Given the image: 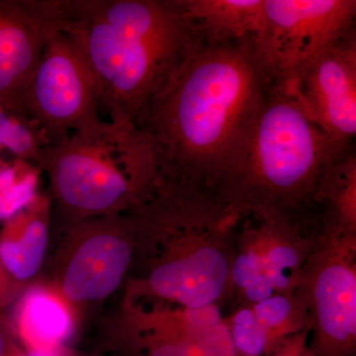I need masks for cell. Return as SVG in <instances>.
Wrapping results in <instances>:
<instances>
[{"label": "cell", "instance_id": "1", "mask_svg": "<svg viewBox=\"0 0 356 356\" xmlns=\"http://www.w3.org/2000/svg\"><path fill=\"white\" fill-rule=\"evenodd\" d=\"M269 83L252 43L198 44L140 117L159 180L220 191L229 158Z\"/></svg>", "mask_w": 356, "mask_h": 356}, {"label": "cell", "instance_id": "2", "mask_svg": "<svg viewBox=\"0 0 356 356\" xmlns=\"http://www.w3.org/2000/svg\"><path fill=\"white\" fill-rule=\"evenodd\" d=\"M92 72L109 120L138 126L199 42L177 0H47Z\"/></svg>", "mask_w": 356, "mask_h": 356}, {"label": "cell", "instance_id": "3", "mask_svg": "<svg viewBox=\"0 0 356 356\" xmlns=\"http://www.w3.org/2000/svg\"><path fill=\"white\" fill-rule=\"evenodd\" d=\"M353 149L327 135L291 88L269 84L220 191L242 211L314 209L325 172Z\"/></svg>", "mask_w": 356, "mask_h": 356}, {"label": "cell", "instance_id": "4", "mask_svg": "<svg viewBox=\"0 0 356 356\" xmlns=\"http://www.w3.org/2000/svg\"><path fill=\"white\" fill-rule=\"evenodd\" d=\"M36 161L70 209L100 213L153 195L158 159L146 131L131 122L102 121L42 147Z\"/></svg>", "mask_w": 356, "mask_h": 356}, {"label": "cell", "instance_id": "5", "mask_svg": "<svg viewBox=\"0 0 356 356\" xmlns=\"http://www.w3.org/2000/svg\"><path fill=\"white\" fill-rule=\"evenodd\" d=\"M159 189L179 235L173 254L149 274V289L178 306H221L228 300L234 234L243 211L212 187L161 182Z\"/></svg>", "mask_w": 356, "mask_h": 356}, {"label": "cell", "instance_id": "6", "mask_svg": "<svg viewBox=\"0 0 356 356\" xmlns=\"http://www.w3.org/2000/svg\"><path fill=\"white\" fill-rule=\"evenodd\" d=\"M324 234L316 208L243 211L234 234L228 300L252 306L301 291Z\"/></svg>", "mask_w": 356, "mask_h": 356}, {"label": "cell", "instance_id": "7", "mask_svg": "<svg viewBox=\"0 0 356 356\" xmlns=\"http://www.w3.org/2000/svg\"><path fill=\"white\" fill-rule=\"evenodd\" d=\"M355 0H264L252 49L267 83L291 88L327 49L355 31Z\"/></svg>", "mask_w": 356, "mask_h": 356}, {"label": "cell", "instance_id": "8", "mask_svg": "<svg viewBox=\"0 0 356 356\" xmlns=\"http://www.w3.org/2000/svg\"><path fill=\"white\" fill-rule=\"evenodd\" d=\"M92 72L64 33L54 30L14 115L34 125L44 147L56 146L72 134L102 120Z\"/></svg>", "mask_w": 356, "mask_h": 356}, {"label": "cell", "instance_id": "9", "mask_svg": "<svg viewBox=\"0 0 356 356\" xmlns=\"http://www.w3.org/2000/svg\"><path fill=\"white\" fill-rule=\"evenodd\" d=\"M301 293L308 356H356V234L325 229Z\"/></svg>", "mask_w": 356, "mask_h": 356}, {"label": "cell", "instance_id": "10", "mask_svg": "<svg viewBox=\"0 0 356 356\" xmlns=\"http://www.w3.org/2000/svg\"><path fill=\"white\" fill-rule=\"evenodd\" d=\"M291 88L327 135L353 146L356 135V34L327 49Z\"/></svg>", "mask_w": 356, "mask_h": 356}, {"label": "cell", "instance_id": "11", "mask_svg": "<svg viewBox=\"0 0 356 356\" xmlns=\"http://www.w3.org/2000/svg\"><path fill=\"white\" fill-rule=\"evenodd\" d=\"M55 26L47 0H0V107L14 114Z\"/></svg>", "mask_w": 356, "mask_h": 356}, {"label": "cell", "instance_id": "12", "mask_svg": "<svg viewBox=\"0 0 356 356\" xmlns=\"http://www.w3.org/2000/svg\"><path fill=\"white\" fill-rule=\"evenodd\" d=\"M131 259L128 243L119 236H91L77 250L64 281V293L72 301L105 298L120 284Z\"/></svg>", "mask_w": 356, "mask_h": 356}, {"label": "cell", "instance_id": "13", "mask_svg": "<svg viewBox=\"0 0 356 356\" xmlns=\"http://www.w3.org/2000/svg\"><path fill=\"white\" fill-rule=\"evenodd\" d=\"M189 28L202 47L254 43L264 0H177Z\"/></svg>", "mask_w": 356, "mask_h": 356}, {"label": "cell", "instance_id": "14", "mask_svg": "<svg viewBox=\"0 0 356 356\" xmlns=\"http://www.w3.org/2000/svg\"><path fill=\"white\" fill-rule=\"evenodd\" d=\"M315 207L327 231L356 234L355 149L330 166L316 194Z\"/></svg>", "mask_w": 356, "mask_h": 356}, {"label": "cell", "instance_id": "15", "mask_svg": "<svg viewBox=\"0 0 356 356\" xmlns=\"http://www.w3.org/2000/svg\"><path fill=\"white\" fill-rule=\"evenodd\" d=\"M18 331L36 353H51L69 337L70 321L63 304L43 292L30 293L17 318Z\"/></svg>", "mask_w": 356, "mask_h": 356}, {"label": "cell", "instance_id": "16", "mask_svg": "<svg viewBox=\"0 0 356 356\" xmlns=\"http://www.w3.org/2000/svg\"><path fill=\"white\" fill-rule=\"evenodd\" d=\"M48 229L41 220L23 225L21 214L8 219L0 236V261L13 277L25 280L38 270L46 250Z\"/></svg>", "mask_w": 356, "mask_h": 356}, {"label": "cell", "instance_id": "17", "mask_svg": "<svg viewBox=\"0 0 356 356\" xmlns=\"http://www.w3.org/2000/svg\"><path fill=\"white\" fill-rule=\"evenodd\" d=\"M147 348L149 356H234L225 320L199 331L154 334Z\"/></svg>", "mask_w": 356, "mask_h": 356}, {"label": "cell", "instance_id": "18", "mask_svg": "<svg viewBox=\"0 0 356 356\" xmlns=\"http://www.w3.org/2000/svg\"><path fill=\"white\" fill-rule=\"evenodd\" d=\"M250 307L266 332L268 353L282 339L308 330V311L301 291L274 295Z\"/></svg>", "mask_w": 356, "mask_h": 356}, {"label": "cell", "instance_id": "19", "mask_svg": "<svg viewBox=\"0 0 356 356\" xmlns=\"http://www.w3.org/2000/svg\"><path fill=\"white\" fill-rule=\"evenodd\" d=\"M228 327L234 356H266L268 341L266 332L255 317L252 307H236L228 317H224Z\"/></svg>", "mask_w": 356, "mask_h": 356}, {"label": "cell", "instance_id": "20", "mask_svg": "<svg viewBox=\"0 0 356 356\" xmlns=\"http://www.w3.org/2000/svg\"><path fill=\"white\" fill-rule=\"evenodd\" d=\"M35 177L21 166L7 165L0 172V219H10L34 199Z\"/></svg>", "mask_w": 356, "mask_h": 356}, {"label": "cell", "instance_id": "21", "mask_svg": "<svg viewBox=\"0 0 356 356\" xmlns=\"http://www.w3.org/2000/svg\"><path fill=\"white\" fill-rule=\"evenodd\" d=\"M309 330L282 339L266 356H308Z\"/></svg>", "mask_w": 356, "mask_h": 356}, {"label": "cell", "instance_id": "22", "mask_svg": "<svg viewBox=\"0 0 356 356\" xmlns=\"http://www.w3.org/2000/svg\"><path fill=\"white\" fill-rule=\"evenodd\" d=\"M7 271L0 261V302L3 301L7 290Z\"/></svg>", "mask_w": 356, "mask_h": 356}, {"label": "cell", "instance_id": "23", "mask_svg": "<svg viewBox=\"0 0 356 356\" xmlns=\"http://www.w3.org/2000/svg\"><path fill=\"white\" fill-rule=\"evenodd\" d=\"M0 356H10L7 348L6 336L1 332H0Z\"/></svg>", "mask_w": 356, "mask_h": 356}, {"label": "cell", "instance_id": "24", "mask_svg": "<svg viewBox=\"0 0 356 356\" xmlns=\"http://www.w3.org/2000/svg\"><path fill=\"white\" fill-rule=\"evenodd\" d=\"M28 356H54L50 353H35Z\"/></svg>", "mask_w": 356, "mask_h": 356}]
</instances>
